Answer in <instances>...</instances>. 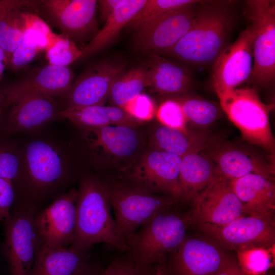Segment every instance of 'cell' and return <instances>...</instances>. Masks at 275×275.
I'll list each match as a JSON object with an SVG mask.
<instances>
[{"label":"cell","mask_w":275,"mask_h":275,"mask_svg":"<svg viewBox=\"0 0 275 275\" xmlns=\"http://www.w3.org/2000/svg\"><path fill=\"white\" fill-rule=\"evenodd\" d=\"M139 123L151 120L155 113V105L152 99L141 93L121 107Z\"/></svg>","instance_id":"38"},{"label":"cell","mask_w":275,"mask_h":275,"mask_svg":"<svg viewBox=\"0 0 275 275\" xmlns=\"http://www.w3.org/2000/svg\"><path fill=\"white\" fill-rule=\"evenodd\" d=\"M203 235H186L167 256L168 275H213L236 260L230 251Z\"/></svg>","instance_id":"9"},{"label":"cell","mask_w":275,"mask_h":275,"mask_svg":"<svg viewBox=\"0 0 275 275\" xmlns=\"http://www.w3.org/2000/svg\"><path fill=\"white\" fill-rule=\"evenodd\" d=\"M102 269L99 266L89 262L76 275H100Z\"/></svg>","instance_id":"45"},{"label":"cell","mask_w":275,"mask_h":275,"mask_svg":"<svg viewBox=\"0 0 275 275\" xmlns=\"http://www.w3.org/2000/svg\"><path fill=\"white\" fill-rule=\"evenodd\" d=\"M15 192L13 182L0 178V222H5L11 216L10 208L14 201Z\"/></svg>","instance_id":"40"},{"label":"cell","mask_w":275,"mask_h":275,"mask_svg":"<svg viewBox=\"0 0 275 275\" xmlns=\"http://www.w3.org/2000/svg\"><path fill=\"white\" fill-rule=\"evenodd\" d=\"M193 227L229 251L275 245L274 216L242 215L225 225Z\"/></svg>","instance_id":"13"},{"label":"cell","mask_w":275,"mask_h":275,"mask_svg":"<svg viewBox=\"0 0 275 275\" xmlns=\"http://www.w3.org/2000/svg\"><path fill=\"white\" fill-rule=\"evenodd\" d=\"M4 115L3 101L2 96L0 94V128L2 126V118Z\"/></svg>","instance_id":"47"},{"label":"cell","mask_w":275,"mask_h":275,"mask_svg":"<svg viewBox=\"0 0 275 275\" xmlns=\"http://www.w3.org/2000/svg\"><path fill=\"white\" fill-rule=\"evenodd\" d=\"M88 250L49 248L39 243L29 275H76L88 263Z\"/></svg>","instance_id":"24"},{"label":"cell","mask_w":275,"mask_h":275,"mask_svg":"<svg viewBox=\"0 0 275 275\" xmlns=\"http://www.w3.org/2000/svg\"><path fill=\"white\" fill-rule=\"evenodd\" d=\"M49 41L43 33L26 25L23 39L12 54L7 68L18 71L30 64L42 51L45 50Z\"/></svg>","instance_id":"30"},{"label":"cell","mask_w":275,"mask_h":275,"mask_svg":"<svg viewBox=\"0 0 275 275\" xmlns=\"http://www.w3.org/2000/svg\"><path fill=\"white\" fill-rule=\"evenodd\" d=\"M101 179L114 209L119 233L126 245L147 219L160 210L180 203L179 200L171 196L136 189L118 176Z\"/></svg>","instance_id":"6"},{"label":"cell","mask_w":275,"mask_h":275,"mask_svg":"<svg viewBox=\"0 0 275 275\" xmlns=\"http://www.w3.org/2000/svg\"><path fill=\"white\" fill-rule=\"evenodd\" d=\"M233 17L222 2L199 10L187 33L165 53L196 67L213 65L228 46Z\"/></svg>","instance_id":"2"},{"label":"cell","mask_w":275,"mask_h":275,"mask_svg":"<svg viewBox=\"0 0 275 275\" xmlns=\"http://www.w3.org/2000/svg\"><path fill=\"white\" fill-rule=\"evenodd\" d=\"M274 246H254L237 251V264L248 275H266L274 267Z\"/></svg>","instance_id":"31"},{"label":"cell","mask_w":275,"mask_h":275,"mask_svg":"<svg viewBox=\"0 0 275 275\" xmlns=\"http://www.w3.org/2000/svg\"><path fill=\"white\" fill-rule=\"evenodd\" d=\"M20 175V153L6 143H0V178L19 183Z\"/></svg>","instance_id":"37"},{"label":"cell","mask_w":275,"mask_h":275,"mask_svg":"<svg viewBox=\"0 0 275 275\" xmlns=\"http://www.w3.org/2000/svg\"><path fill=\"white\" fill-rule=\"evenodd\" d=\"M45 17L61 35L77 43L82 42L97 29L96 0H45L40 1Z\"/></svg>","instance_id":"16"},{"label":"cell","mask_w":275,"mask_h":275,"mask_svg":"<svg viewBox=\"0 0 275 275\" xmlns=\"http://www.w3.org/2000/svg\"><path fill=\"white\" fill-rule=\"evenodd\" d=\"M253 33V69L250 79L264 87L275 77V2L247 1Z\"/></svg>","instance_id":"10"},{"label":"cell","mask_w":275,"mask_h":275,"mask_svg":"<svg viewBox=\"0 0 275 275\" xmlns=\"http://www.w3.org/2000/svg\"><path fill=\"white\" fill-rule=\"evenodd\" d=\"M217 177L214 161L203 149L182 157L179 172L180 202H192Z\"/></svg>","instance_id":"23"},{"label":"cell","mask_w":275,"mask_h":275,"mask_svg":"<svg viewBox=\"0 0 275 275\" xmlns=\"http://www.w3.org/2000/svg\"><path fill=\"white\" fill-rule=\"evenodd\" d=\"M84 155L99 169L127 168L145 149L146 139L138 127L110 125L82 128Z\"/></svg>","instance_id":"4"},{"label":"cell","mask_w":275,"mask_h":275,"mask_svg":"<svg viewBox=\"0 0 275 275\" xmlns=\"http://www.w3.org/2000/svg\"><path fill=\"white\" fill-rule=\"evenodd\" d=\"M213 275H248L240 268L236 259L220 271Z\"/></svg>","instance_id":"44"},{"label":"cell","mask_w":275,"mask_h":275,"mask_svg":"<svg viewBox=\"0 0 275 275\" xmlns=\"http://www.w3.org/2000/svg\"><path fill=\"white\" fill-rule=\"evenodd\" d=\"M156 115L162 125L185 132L190 130L181 105L176 100L170 99L163 101L159 105Z\"/></svg>","instance_id":"36"},{"label":"cell","mask_w":275,"mask_h":275,"mask_svg":"<svg viewBox=\"0 0 275 275\" xmlns=\"http://www.w3.org/2000/svg\"><path fill=\"white\" fill-rule=\"evenodd\" d=\"M181 158L149 147L118 177L142 191L171 196L179 200V172Z\"/></svg>","instance_id":"8"},{"label":"cell","mask_w":275,"mask_h":275,"mask_svg":"<svg viewBox=\"0 0 275 275\" xmlns=\"http://www.w3.org/2000/svg\"><path fill=\"white\" fill-rule=\"evenodd\" d=\"M73 72L68 67L48 64L30 74L0 88L4 113L23 95L41 92L52 96L65 94L72 86Z\"/></svg>","instance_id":"21"},{"label":"cell","mask_w":275,"mask_h":275,"mask_svg":"<svg viewBox=\"0 0 275 275\" xmlns=\"http://www.w3.org/2000/svg\"><path fill=\"white\" fill-rule=\"evenodd\" d=\"M100 275H141L139 268L130 255H125L112 261Z\"/></svg>","instance_id":"39"},{"label":"cell","mask_w":275,"mask_h":275,"mask_svg":"<svg viewBox=\"0 0 275 275\" xmlns=\"http://www.w3.org/2000/svg\"><path fill=\"white\" fill-rule=\"evenodd\" d=\"M38 3L28 0H0V19L15 9H23L36 6Z\"/></svg>","instance_id":"41"},{"label":"cell","mask_w":275,"mask_h":275,"mask_svg":"<svg viewBox=\"0 0 275 275\" xmlns=\"http://www.w3.org/2000/svg\"><path fill=\"white\" fill-rule=\"evenodd\" d=\"M121 64L98 63L85 70L74 81L67 96V107L104 105L115 80L124 71Z\"/></svg>","instance_id":"19"},{"label":"cell","mask_w":275,"mask_h":275,"mask_svg":"<svg viewBox=\"0 0 275 275\" xmlns=\"http://www.w3.org/2000/svg\"><path fill=\"white\" fill-rule=\"evenodd\" d=\"M142 275H168L166 267V257L154 264Z\"/></svg>","instance_id":"43"},{"label":"cell","mask_w":275,"mask_h":275,"mask_svg":"<svg viewBox=\"0 0 275 275\" xmlns=\"http://www.w3.org/2000/svg\"><path fill=\"white\" fill-rule=\"evenodd\" d=\"M77 190L72 188L36 214L34 225L41 245L67 248L75 234Z\"/></svg>","instance_id":"15"},{"label":"cell","mask_w":275,"mask_h":275,"mask_svg":"<svg viewBox=\"0 0 275 275\" xmlns=\"http://www.w3.org/2000/svg\"><path fill=\"white\" fill-rule=\"evenodd\" d=\"M197 0H147L126 26L135 31L173 10L199 3Z\"/></svg>","instance_id":"33"},{"label":"cell","mask_w":275,"mask_h":275,"mask_svg":"<svg viewBox=\"0 0 275 275\" xmlns=\"http://www.w3.org/2000/svg\"><path fill=\"white\" fill-rule=\"evenodd\" d=\"M220 107L240 131L247 143L274 156L275 141L269 113L273 104H266L253 88H235L216 93Z\"/></svg>","instance_id":"5"},{"label":"cell","mask_w":275,"mask_h":275,"mask_svg":"<svg viewBox=\"0 0 275 275\" xmlns=\"http://www.w3.org/2000/svg\"><path fill=\"white\" fill-rule=\"evenodd\" d=\"M35 206L21 205L5 222L4 254L9 275H29L39 245Z\"/></svg>","instance_id":"11"},{"label":"cell","mask_w":275,"mask_h":275,"mask_svg":"<svg viewBox=\"0 0 275 275\" xmlns=\"http://www.w3.org/2000/svg\"><path fill=\"white\" fill-rule=\"evenodd\" d=\"M20 153L19 183L33 197L51 192L67 182L68 159L58 146L37 140L29 143Z\"/></svg>","instance_id":"7"},{"label":"cell","mask_w":275,"mask_h":275,"mask_svg":"<svg viewBox=\"0 0 275 275\" xmlns=\"http://www.w3.org/2000/svg\"><path fill=\"white\" fill-rule=\"evenodd\" d=\"M211 138L205 130L185 132L159 124L151 129L148 142L151 148L182 157L204 149Z\"/></svg>","instance_id":"25"},{"label":"cell","mask_w":275,"mask_h":275,"mask_svg":"<svg viewBox=\"0 0 275 275\" xmlns=\"http://www.w3.org/2000/svg\"><path fill=\"white\" fill-rule=\"evenodd\" d=\"M59 116L81 128L110 125L138 127L140 124L122 108L114 105L67 107L60 111Z\"/></svg>","instance_id":"26"},{"label":"cell","mask_w":275,"mask_h":275,"mask_svg":"<svg viewBox=\"0 0 275 275\" xmlns=\"http://www.w3.org/2000/svg\"><path fill=\"white\" fill-rule=\"evenodd\" d=\"M147 70L148 87L162 94H176L187 91L191 78L183 68L160 56L152 54Z\"/></svg>","instance_id":"27"},{"label":"cell","mask_w":275,"mask_h":275,"mask_svg":"<svg viewBox=\"0 0 275 275\" xmlns=\"http://www.w3.org/2000/svg\"><path fill=\"white\" fill-rule=\"evenodd\" d=\"M147 0H127L106 19L102 29L82 49L80 59L88 58L112 42L123 27L131 20L146 3Z\"/></svg>","instance_id":"28"},{"label":"cell","mask_w":275,"mask_h":275,"mask_svg":"<svg viewBox=\"0 0 275 275\" xmlns=\"http://www.w3.org/2000/svg\"><path fill=\"white\" fill-rule=\"evenodd\" d=\"M8 61L3 49L0 45V80L2 78L5 70L7 68Z\"/></svg>","instance_id":"46"},{"label":"cell","mask_w":275,"mask_h":275,"mask_svg":"<svg viewBox=\"0 0 275 275\" xmlns=\"http://www.w3.org/2000/svg\"><path fill=\"white\" fill-rule=\"evenodd\" d=\"M191 210L184 212L188 228L198 224L225 225L244 215L242 205L230 180L217 177L193 199Z\"/></svg>","instance_id":"14"},{"label":"cell","mask_w":275,"mask_h":275,"mask_svg":"<svg viewBox=\"0 0 275 275\" xmlns=\"http://www.w3.org/2000/svg\"><path fill=\"white\" fill-rule=\"evenodd\" d=\"M176 100L181 104L188 123L196 127H209L220 116V107L208 100L196 97H186Z\"/></svg>","instance_id":"34"},{"label":"cell","mask_w":275,"mask_h":275,"mask_svg":"<svg viewBox=\"0 0 275 275\" xmlns=\"http://www.w3.org/2000/svg\"><path fill=\"white\" fill-rule=\"evenodd\" d=\"M77 192L75 238L70 247L89 250L93 245L104 242L126 252L127 247L119 233L101 178L84 175Z\"/></svg>","instance_id":"1"},{"label":"cell","mask_w":275,"mask_h":275,"mask_svg":"<svg viewBox=\"0 0 275 275\" xmlns=\"http://www.w3.org/2000/svg\"><path fill=\"white\" fill-rule=\"evenodd\" d=\"M179 204L156 213L144 222L126 243L141 274L166 257L186 236L188 227Z\"/></svg>","instance_id":"3"},{"label":"cell","mask_w":275,"mask_h":275,"mask_svg":"<svg viewBox=\"0 0 275 275\" xmlns=\"http://www.w3.org/2000/svg\"><path fill=\"white\" fill-rule=\"evenodd\" d=\"M171 11L136 30V47L143 51L166 52L190 30L199 10L197 4Z\"/></svg>","instance_id":"17"},{"label":"cell","mask_w":275,"mask_h":275,"mask_svg":"<svg viewBox=\"0 0 275 275\" xmlns=\"http://www.w3.org/2000/svg\"><path fill=\"white\" fill-rule=\"evenodd\" d=\"M7 109L4 127L9 133L34 130L60 118L61 111L53 96L41 92L23 95Z\"/></svg>","instance_id":"20"},{"label":"cell","mask_w":275,"mask_h":275,"mask_svg":"<svg viewBox=\"0 0 275 275\" xmlns=\"http://www.w3.org/2000/svg\"><path fill=\"white\" fill-rule=\"evenodd\" d=\"M203 150L214 161L217 177L230 181L252 174L274 177V156L251 146L212 137Z\"/></svg>","instance_id":"12"},{"label":"cell","mask_w":275,"mask_h":275,"mask_svg":"<svg viewBox=\"0 0 275 275\" xmlns=\"http://www.w3.org/2000/svg\"><path fill=\"white\" fill-rule=\"evenodd\" d=\"M244 215L274 216V178L252 174L230 181Z\"/></svg>","instance_id":"22"},{"label":"cell","mask_w":275,"mask_h":275,"mask_svg":"<svg viewBox=\"0 0 275 275\" xmlns=\"http://www.w3.org/2000/svg\"><path fill=\"white\" fill-rule=\"evenodd\" d=\"M127 0H101L98 1L100 8V16L105 20L116 9L123 5Z\"/></svg>","instance_id":"42"},{"label":"cell","mask_w":275,"mask_h":275,"mask_svg":"<svg viewBox=\"0 0 275 275\" xmlns=\"http://www.w3.org/2000/svg\"><path fill=\"white\" fill-rule=\"evenodd\" d=\"M147 87V70L136 68L124 72L115 80L108 98L114 106L121 107Z\"/></svg>","instance_id":"29"},{"label":"cell","mask_w":275,"mask_h":275,"mask_svg":"<svg viewBox=\"0 0 275 275\" xmlns=\"http://www.w3.org/2000/svg\"><path fill=\"white\" fill-rule=\"evenodd\" d=\"M253 33L250 27L228 45L212 65L216 93L237 88L250 79L253 69Z\"/></svg>","instance_id":"18"},{"label":"cell","mask_w":275,"mask_h":275,"mask_svg":"<svg viewBox=\"0 0 275 275\" xmlns=\"http://www.w3.org/2000/svg\"><path fill=\"white\" fill-rule=\"evenodd\" d=\"M22 10H13L0 19V45L5 52L8 63L12 54L24 38L25 12Z\"/></svg>","instance_id":"32"},{"label":"cell","mask_w":275,"mask_h":275,"mask_svg":"<svg viewBox=\"0 0 275 275\" xmlns=\"http://www.w3.org/2000/svg\"><path fill=\"white\" fill-rule=\"evenodd\" d=\"M45 51L48 64L60 67H68L82 56L77 44L62 35H57Z\"/></svg>","instance_id":"35"}]
</instances>
